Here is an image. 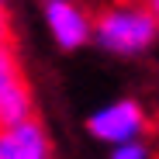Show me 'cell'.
I'll use <instances>...</instances> for the list:
<instances>
[{
	"mask_svg": "<svg viewBox=\"0 0 159 159\" xmlns=\"http://www.w3.org/2000/svg\"><path fill=\"white\" fill-rule=\"evenodd\" d=\"M156 28L159 17L145 4H128V0H121L111 11H100L93 21L97 42L111 52H142L156 38Z\"/></svg>",
	"mask_w": 159,
	"mask_h": 159,
	"instance_id": "6da1fadb",
	"label": "cell"
},
{
	"mask_svg": "<svg viewBox=\"0 0 159 159\" xmlns=\"http://www.w3.org/2000/svg\"><path fill=\"white\" fill-rule=\"evenodd\" d=\"M114 159H145V149L135 142H121V149L114 152Z\"/></svg>",
	"mask_w": 159,
	"mask_h": 159,
	"instance_id": "8992f818",
	"label": "cell"
},
{
	"mask_svg": "<svg viewBox=\"0 0 159 159\" xmlns=\"http://www.w3.org/2000/svg\"><path fill=\"white\" fill-rule=\"evenodd\" d=\"M48 24L62 48H76L90 38V17L73 0H48Z\"/></svg>",
	"mask_w": 159,
	"mask_h": 159,
	"instance_id": "5b68a950",
	"label": "cell"
},
{
	"mask_svg": "<svg viewBox=\"0 0 159 159\" xmlns=\"http://www.w3.org/2000/svg\"><path fill=\"white\" fill-rule=\"evenodd\" d=\"M0 45H14V31H11V17L0 7Z\"/></svg>",
	"mask_w": 159,
	"mask_h": 159,
	"instance_id": "52a82bcc",
	"label": "cell"
},
{
	"mask_svg": "<svg viewBox=\"0 0 159 159\" xmlns=\"http://www.w3.org/2000/svg\"><path fill=\"white\" fill-rule=\"evenodd\" d=\"M28 118H35V107H31V87L24 80L17 48L0 45V131Z\"/></svg>",
	"mask_w": 159,
	"mask_h": 159,
	"instance_id": "7a4b0ae2",
	"label": "cell"
},
{
	"mask_svg": "<svg viewBox=\"0 0 159 159\" xmlns=\"http://www.w3.org/2000/svg\"><path fill=\"white\" fill-rule=\"evenodd\" d=\"M0 7H4V0H0Z\"/></svg>",
	"mask_w": 159,
	"mask_h": 159,
	"instance_id": "9c48e42d",
	"label": "cell"
},
{
	"mask_svg": "<svg viewBox=\"0 0 159 159\" xmlns=\"http://www.w3.org/2000/svg\"><path fill=\"white\" fill-rule=\"evenodd\" d=\"M142 4H145V7H149V11H152V14L159 17V0H142Z\"/></svg>",
	"mask_w": 159,
	"mask_h": 159,
	"instance_id": "ba28073f",
	"label": "cell"
},
{
	"mask_svg": "<svg viewBox=\"0 0 159 159\" xmlns=\"http://www.w3.org/2000/svg\"><path fill=\"white\" fill-rule=\"evenodd\" d=\"M145 128V114L135 100H118L107 111L90 118V131L104 142H131Z\"/></svg>",
	"mask_w": 159,
	"mask_h": 159,
	"instance_id": "3957f363",
	"label": "cell"
},
{
	"mask_svg": "<svg viewBox=\"0 0 159 159\" xmlns=\"http://www.w3.org/2000/svg\"><path fill=\"white\" fill-rule=\"evenodd\" d=\"M0 159H48V139L38 118L0 131Z\"/></svg>",
	"mask_w": 159,
	"mask_h": 159,
	"instance_id": "277c9868",
	"label": "cell"
}]
</instances>
